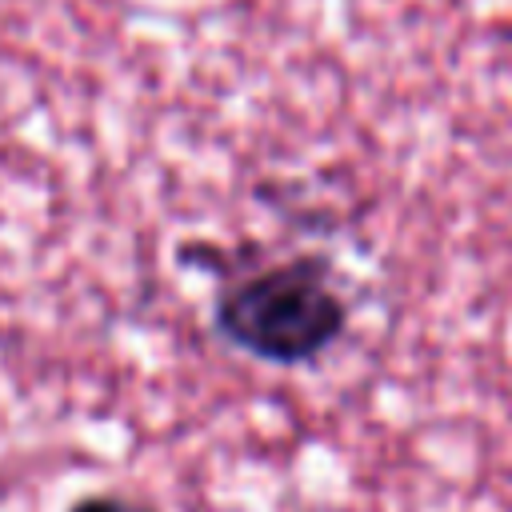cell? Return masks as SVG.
Listing matches in <instances>:
<instances>
[{
    "mask_svg": "<svg viewBox=\"0 0 512 512\" xmlns=\"http://www.w3.org/2000/svg\"><path fill=\"white\" fill-rule=\"evenodd\" d=\"M344 328V304L312 264L260 272L220 300V332L272 364H300Z\"/></svg>",
    "mask_w": 512,
    "mask_h": 512,
    "instance_id": "1",
    "label": "cell"
},
{
    "mask_svg": "<svg viewBox=\"0 0 512 512\" xmlns=\"http://www.w3.org/2000/svg\"><path fill=\"white\" fill-rule=\"evenodd\" d=\"M72 512H144V508H136L128 500H116V496H92V500L76 504Z\"/></svg>",
    "mask_w": 512,
    "mask_h": 512,
    "instance_id": "2",
    "label": "cell"
}]
</instances>
